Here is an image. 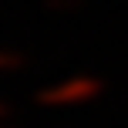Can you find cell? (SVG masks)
<instances>
[{
	"instance_id": "3",
	"label": "cell",
	"mask_w": 128,
	"mask_h": 128,
	"mask_svg": "<svg viewBox=\"0 0 128 128\" xmlns=\"http://www.w3.org/2000/svg\"><path fill=\"white\" fill-rule=\"evenodd\" d=\"M84 7V0H44V10L51 14H78Z\"/></svg>"
},
{
	"instance_id": "5",
	"label": "cell",
	"mask_w": 128,
	"mask_h": 128,
	"mask_svg": "<svg viewBox=\"0 0 128 128\" xmlns=\"http://www.w3.org/2000/svg\"><path fill=\"white\" fill-rule=\"evenodd\" d=\"M0 128H4V125H0Z\"/></svg>"
},
{
	"instance_id": "4",
	"label": "cell",
	"mask_w": 128,
	"mask_h": 128,
	"mask_svg": "<svg viewBox=\"0 0 128 128\" xmlns=\"http://www.w3.org/2000/svg\"><path fill=\"white\" fill-rule=\"evenodd\" d=\"M7 115H10V104H7V101H0V122H4Z\"/></svg>"
},
{
	"instance_id": "2",
	"label": "cell",
	"mask_w": 128,
	"mask_h": 128,
	"mask_svg": "<svg viewBox=\"0 0 128 128\" xmlns=\"http://www.w3.org/2000/svg\"><path fill=\"white\" fill-rule=\"evenodd\" d=\"M27 64V58L20 51H10V47H0V74H10V71H20Z\"/></svg>"
},
{
	"instance_id": "1",
	"label": "cell",
	"mask_w": 128,
	"mask_h": 128,
	"mask_svg": "<svg viewBox=\"0 0 128 128\" xmlns=\"http://www.w3.org/2000/svg\"><path fill=\"white\" fill-rule=\"evenodd\" d=\"M104 91V81L94 74H74L68 81H58L51 88L37 91V104L44 108H58V104H81V101H91Z\"/></svg>"
}]
</instances>
